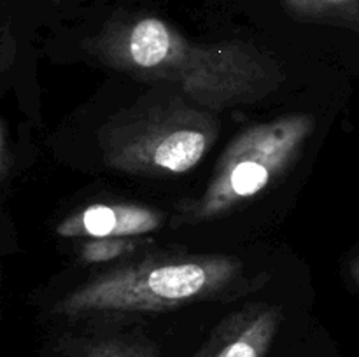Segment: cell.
I'll return each mask as SVG.
<instances>
[{
    "instance_id": "obj_9",
    "label": "cell",
    "mask_w": 359,
    "mask_h": 357,
    "mask_svg": "<svg viewBox=\"0 0 359 357\" xmlns=\"http://www.w3.org/2000/svg\"><path fill=\"white\" fill-rule=\"evenodd\" d=\"M137 248L133 238H88L79 245L77 255L83 262H107L123 258Z\"/></svg>"
},
{
    "instance_id": "obj_2",
    "label": "cell",
    "mask_w": 359,
    "mask_h": 357,
    "mask_svg": "<svg viewBox=\"0 0 359 357\" xmlns=\"http://www.w3.org/2000/svg\"><path fill=\"white\" fill-rule=\"evenodd\" d=\"M314 128L311 114L249 126L226 147L202 196L179 209L175 226L209 223L251 202L298 160Z\"/></svg>"
},
{
    "instance_id": "obj_6",
    "label": "cell",
    "mask_w": 359,
    "mask_h": 357,
    "mask_svg": "<svg viewBox=\"0 0 359 357\" xmlns=\"http://www.w3.org/2000/svg\"><path fill=\"white\" fill-rule=\"evenodd\" d=\"M280 324L277 304H245L226 315L193 357H265Z\"/></svg>"
},
{
    "instance_id": "obj_10",
    "label": "cell",
    "mask_w": 359,
    "mask_h": 357,
    "mask_svg": "<svg viewBox=\"0 0 359 357\" xmlns=\"http://www.w3.org/2000/svg\"><path fill=\"white\" fill-rule=\"evenodd\" d=\"M359 0H286V6L297 16L321 18L347 13L358 6Z\"/></svg>"
},
{
    "instance_id": "obj_8",
    "label": "cell",
    "mask_w": 359,
    "mask_h": 357,
    "mask_svg": "<svg viewBox=\"0 0 359 357\" xmlns=\"http://www.w3.org/2000/svg\"><path fill=\"white\" fill-rule=\"evenodd\" d=\"M74 357H160V352L147 338L111 336L86 343Z\"/></svg>"
},
{
    "instance_id": "obj_11",
    "label": "cell",
    "mask_w": 359,
    "mask_h": 357,
    "mask_svg": "<svg viewBox=\"0 0 359 357\" xmlns=\"http://www.w3.org/2000/svg\"><path fill=\"white\" fill-rule=\"evenodd\" d=\"M351 276H353L354 282L359 286V254L356 255V259L353 261V265H351Z\"/></svg>"
},
{
    "instance_id": "obj_1",
    "label": "cell",
    "mask_w": 359,
    "mask_h": 357,
    "mask_svg": "<svg viewBox=\"0 0 359 357\" xmlns=\"http://www.w3.org/2000/svg\"><path fill=\"white\" fill-rule=\"evenodd\" d=\"M244 280V262L233 255H165L98 273L56 303L65 317L93 314L163 312L223 296Z\"/></svg>"
},
{
    "instance_id": "obj_4",
    "label": "cell",
    "mask_w": 359,
    "mask_h": 357,
    "mask_svg": "<svg viewBox=\"0 0 359 357\" xmlns=\"http://www.w3.org/2000/svg\"><path fill=\"white\" fill-rule=\"evenodd\" d=\"M280 79V66L249 46L189 42L161 83L175 86L202 108H226L266 97Z\"/></svg>"
},
{
    "instance_id": "obj_7",
    "label": "cell",
    "mask_w": 359,
    "mask_h": 357,
    "mask_svg": "<svg viewBox=\"0 0 359 357\" xmlns=\"http://www.w3.org/2000/svg\"><path fill=\"white\" fill-rule=\"evenodd\" d=\"M163 224L160 212L135 203H95L56 226L63 238H135Z\"/></svg>"
},
{
    "instance_id": "obj_5",
    "label": "cell",
    "mask_w": 359,
    "mask_h": 357,
    "mask_svg": "<svg viewBox=\"0 0 359 357\" xmlns=\"http://www.w3.org/2000/svg\"><path fill=\"white\" fill-rule=\"evenodd\" d=\"M188 44V38L163 20L142 16L107 28L91 49L114 69L140 79L161 80Z\"/></svg>"
},
{
    "instance_id": "obj_3",
    "label": "cell",
    "mask_w": 359,
    "mask_h": 357,
    "mask_svg": "<svg viewBox=\"0 0 359 357\" xmlns=\"http://www.w3.org/2000/svg\"><path fill=\"white\" fill-rule=\"evenodd\" d=\"M217 135V121L205 111L158 108L104 136V160L132 175L186 174L202 161Z\"/></svg>"
}]
</instances>
